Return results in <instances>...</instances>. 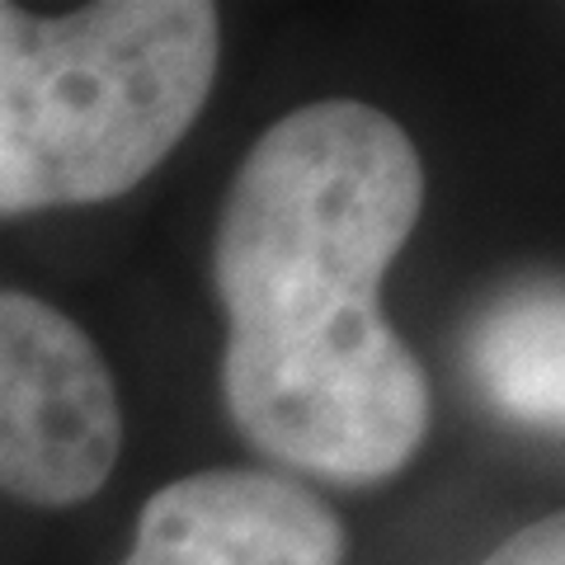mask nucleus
Here are the masks:
<instances>
[{"instance_id": "6", "label": "nucleus", "mask_w": 565, "mask_h": 565, "mask_svg": "<svg viewBox=\"0 0 565 565\" xmlns=\"http://www.w3.org/2000/svg\"><path fill=\"white\" fill-rule=\"evenodd\" d=\"M481 565H565V519L546 514L500 542Z\"/></svg>"}, {"instance_id": "1", "label": "nucleus", "mask_w": 565, "mask_h": 565, "mask_svg": "<svg viewBox=\"0 0 565 565\" xmlns=\"http://www.w3.org/2000/svg\"><path fill=\"white\" fill-rule=\"evenodd\" d=\"M419 212L415 141L363 99L302 104L245 151L212 232L222 392L282 471L377 486L429 434V377L382 307Z\"/></svg>"}, {"instance_id": "5", "label": "nucleus", "mask_w": 565, "mask_h": 565, "mask_svg": "<svg viewBox=\"0 0 565 565\" xmlns=\"http://www.w3.org/2000/svg\"><path fill=\"white\" fill-rule=\"evenodd\" d=\"M467 363L481 396L504 419L537 434H556L565 419L561 282L537 278L494 297L467 334Z\"/></svg>"}, {"instance_id": "3", "label": "nucleus", "mask_w": 565, "mask_h": 565, "mask_svg": "<svg viewBox=\"0 0 565 565\" xmlns=\"http://www.w3.org/2000/svg\"><path fill=\"white\" fill-rule=\"evenodd\" d=\"M122 405L104 353L66 311L0 288V494L71 509L109 486Z\"/></svg>"}, {"instance_id": "2", "label": "nucleus", "mask_w": 565, "mask_h": 565, "mask_svg": "<svg viewBox=\"0 0 565 565\" xmlns=\"http://www.w3.org/2000/svg\"><path fill=\"white\" fill-rule=\"evenodd\" d=\"M217 52L203 0L0 6V217L137 189L199 122Z\"/></svg>"}, {"instance_id": "4", "label": "nucleus", "mask_w": 565, "mask_h": 565, "mask_svg": "<svg viewBox=\"0 0 565 565\" xmlns=\"http://www.w3.org/2000/svg\"><path fill=\"white\" fill-rule=\"evenodd\" d=\"M340 514L282 471L217 467L156 490L122 565H344Z\"/></svg>"}]
</instances>
